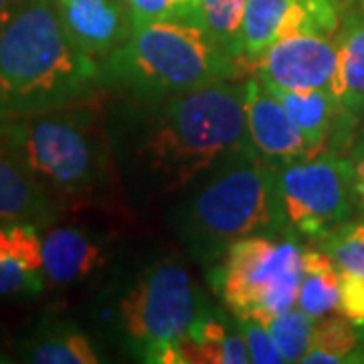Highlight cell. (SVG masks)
Wrapping results in <instances>:
<instances>
[{
	"mask_svg": "<svg viewBox=\"0 0 364 364\" xmlns=\"http://www.w3.org/2000/svg\"><path fill=\"white\" fill-rule=\"evenodd\" d=\"M59 200L16 162L0 138V225L49 227L59 217Z\"/></svg>",
	"mask_w": 364,
	"mask_h": 364,
	"instance_id": "4fadbf2b",
	"label": "cell"
},
{
	"mask_svg": "<svg viewBox=\"0 0 364 364\" xmlns=\"http://www.w3.org/2000/svg\"><path fill=\"white\" fill-rule=\"evenodd\" d=\"M344 2H364V0H344Z\"/></svg>",
	"mask_w": 364,
	"mask_h": 364,
	"instance_id": "83f0119b",
	"label": "cell"
},
{
	"mask_svg": "<svg viewBox=\"0 0 364 364\" xmlns=\"http://www.w3.org/2000/svg\"><path fill=\"white\" fill-rule=\"evenodd\" d=\"M102 243L77 227H57L43 235V273L55 286L85 279L104 265Z\"/></svg>",
	"mask_w": 364,
	"mask_h": 364,
	"instance_id": "5bb4252c",
	"label": "cell"
},
{
	"mask_svg": "<svg viewBox=\"0 0 364 364\" xmlns=\"http://www.w3.org/2000/svg\"><path fill=\"white\" fill-rule=\"evenodd\" d=\"M257 150L229 158L182 208L181 233L200 259H215L235 241L282 225L275 168Z\"/></svg>",
	"mask_w": 364,
	"mask_h": 364,
	"instance_id": "5b68a950",
	"label": "cell"
},
{
	"mask_svg": "<svg viewBox=\"0 0 364 364\" xmlns=\"http://www.w3.org/2000/svg\"><path fill=\"white\" fill-rule=\"evenodd\" d=\"M207 312L188 272L160 261L119 301V322L134 350L148 363L181 364L176 342Z\"/></svg>",
	"mask_w": 364,
	"mask_h": 364,
	"instance_id": "8992f818",
	"label": "cell"
},
{
	"mask_svg": "<svg viewBox=\"0 0 364 364\" xmlns=\"http://www.w3.org/2000/svg\"><path fill=\"white\" fill-rule=\"evenodd\" d=\"M358 326L352 324L344 316H320L314 322L312 346L304 354L301 363L306 364H334L350 360L360 338H358Z\"/></svg>",
	"mask_w": 364,
	"mask_h": 364,
	"instance_id": "d6986e66",
	"label": "cell"
},
{
	"mask_svg": "<svg viewBox=\"0 0 364 364\" xmlns=\"http://www.w3.org/2000/svg\"><path fill=\"white\" fill-rule=\"evenodd\" d=\"M336 67V41L320 33H299L263 53L255 61V73L263 83L284 90H332Z\"/></svg>",
	"mask_w": 364,
	"mask_h": 364,
	"instance_id": "30bf717a",
	"label": "cell"
},
{
	"mask_svg": "<svg viewBox=\"0 0 364 364\" xmlns=\"http://www.w3.org/2000/svg\"><path fill=\"white\" fill-rule=\"evenodd\" d=\"M267 90L284 104L296 128L301 132L308 144L310 154L314 156L322 152V146L332 130V122L340 114L338 100L334 97L332 90L294 91L275 85H267Z\"/></svg>",
	"mask_w": 364,
	"mask_h": 364,
	"instance_id": "2e32d148",
	"label": "cell"
},
{
	"mask_svg": "<svg viewBox=\"0 0 364 364\" xmlns=\"http://www.w3.org/2000/svg\"><path fill=\"white\" fill-rule=\"evenodd\" d=\"M340 267L326 251H301L298 308L312 318L336 312L340 299Z\"/></svg>",
	"mask_w": 364,
	"mask_h": 364,
	"instance_id": "e0dca14e",
	"label": "cell"
},
{
	"mask_svg": "<svg viewBox=\"0 0 364 364\" xmlns=\"http://www.w3.org/2000/svg\"><path fill=\"white\" fill-rule=\"evenodd\" d=\"M336 45L338 67L332 93L342 114L358 117L364 112V9L346 16Z\"/></svg>",
	"mask_w": 364,
	"mask_h": 364,
	"instance_id": "9a60e30c",
	"label": "cell"
},
{
	"mask_svg": "<svg viewBox=\"0 0 364 364\" xmlns=\"http://www.w3.org/2000/svg\"><path fill=\"white\" fill-rule=\"evenodd\" d=\"M0 138L57 200L97 195L109 181L112 152L97 100L4 117Z\"/></svg>",
	"mask_w": 364,
	"mask_h": 364,
	"instance_id": "3957f363",
	"label": "cell"
},
{
	"mask_svg": "<svg viewBox=\"0 0 364 364\" xmlns=\"http://www.w3.org/2000/svg\"><path fill=\"white\" fill-rule=\"evenodd\" d=\"M275 191L282 225L318 241L348 221L358 203L350 160L334 152L284 162L275 168Z\"/></svg>",
	"mask_w": 364,
	"mask_h": 364,
	"instance_id": "ba28073f",
	"label": "cell"
},
{
	"mask_svg": "<svg viewBox=\"0 0 364 364\" xmlns=\"http://www.w3.org/2000/svg\"><path fill=\"white\" fill-rule=\"evenodd\" d=\"M239 61L205 28L152 23L100 61L104 90L136 102H156L237 77Z\"/></svg>",
	"mask_w": 364,
	"mask_h": 364,
	"instance_id": "277c9868",
	"label": "cell"
},
{
	"mask_svg": "<svg viewBox=\"0 0 364 364\" xmlns=\"http://www.w3.org/2000/svg\"><path fill=\"white\" fill-rule=\"evenodd\" d=\"M247 0H196L200 26L237 61L243 59L241 26Z\"/></svg>",
	"mask_w": 364,
	"mask_h": 364,
	"instance_id": "ffe728a7",
	"label": "cell"
},
{
	"mask_svg": "<svg viewBox=\"0 0 364 364\" xmlns=\"http://www.w3.org/2000/svg\"><path fill=\"white\" fill-rule=\"evenodd\" d=\"M45 287V275L31 273L0 259V296L2 298H21V296H37Z\"/></svg>",
	"mask_w": 364,
	"mask_h": 364,
	"instance_id": "d4e9b609",
	"label": "cell"
},
{
	"mask_svg": "<svg viewBox=\"0 0 364 364\" xmlns=\"http://www.w3.org/2000/svg\"><path fill=\"white\" fill-rule=\"evenodd\" d=\"M245 114L251 144L265 160L287 162L299 156H312L284 104L259 77L245 81Z\"/></svg>",
	"mask_w": 364,
	"mask_h": 364,
	"instance_id": "7c38bea8",
	"label": "cell"
},
{
	"mask_svg": "<svg viewBox=\"0 0 364 364\" xmlns=\"http://www.w3.org/2000/svg\"><path fill=\"white\" fill-rule=\"evenodd\" d=\"M100 61L65 35L55 0H21L0 28V119L97 100Z\"/></svg>",
	"mask_w": 364,
	"mask_h": 364,
	"instance_id": "7a4b0ae2",
	"label": "cell"
},
{
	"mask_svg": "<svg viewBox=\"0 0 364 364\" xmlns=\"http://www.w3.org/2000/svg\"><path fill=\"white\" fill-rule=\"evenodd\" d=\"M299 282L301 249L261 235L235 241L215 272V289L235 318L265 326L298 304Z\"/></svg>",
	"mask_w": 364,
	"mask_h": 364,
	"instance_id": "52a82bcc",
	"label": "cell"
},
{
	"mask_svg": "<svg viewBox=\"0 0 364 364\" xmlns=\"http://www.w3.org/2000/svg\"><path fill=\"white\" fill-rule=\"evenodd\" d=\"M336 0H247L241 26L243 59L255 63L277 41L299 33L334 35Z\"/></svg>",
	"mask_w": 364,
	"mask_h": 364,
	"instance_id": "9c48e42d",
	"label": "cell"
},
{
	"mask_svg": "<svg viewBox=\"0 0 364 364\" xmlns=\"http://www.w3.org/2000/svg\"><path fill=\"white\" fill-rule=\"evenodd\" d=\"M124 2L130 9L134 28L152 23H182V25L200 26L196 0H124Z\"/></svg>",
	"mask_w": 364,
	"mask_h": 364,
	"instance_id": "603a6c76",
	"label": "cell"
},
{
	"mask_svg": "<svg viewBox=\"0 0 364 364\" xmlns=\"http://www.w3.org/2000/svg\"><path fill=\"white\" fill-rule=\"evenodd\" d=\"M18 2L21 0H0V28L6 25V21L11 18V14L18 6Z\"/></svg>",
	"mask_w": 364,
	"mask_h": 364,
	"instance_id": "4316f807",
	"label": "cell"
},
{
	"mask_svg": "<svg viewBox=\"0 0 364 364\" xmlns=\"http://www.w3.org/2000/svg\"><path fill=\"white\" fill-rule=\"evenodd\" d=\"M25 360L37 364H97L90 338L65 324L43 326L25 344Z\"/></svg>",
	"mask_w": 364,
	"mask_h": 364,
	"instance_id": "ac0fdd59",
	"label": "cell"
},
{
	"mask_svg": "<svg viewBox=\"0 0 364 364\" xmlns=\"http://www.w3.org/2000/svg\"><path fill=\"white\" fill-rule=\"evenodd\" d=\"M237 328L241 330L243 338L247 342L249 356L251 363L257 364H282L286 363L282 352L277 350L272 334L267 330V326L255 322V320H245V318H237Z\"/></svg>",
	"mask_w": 364,
	"mask_h": 364,
	"instance_id": "cb8c5ba5",
	"label": "cell"
},
{
	"mask_svg": "<svg viewBox=\"0 0 364 364\" xmlns=\"http://www.w3.org/2000/svg\"><path fill=\"white\" fill-rule=\"evenodd\" d=\"M320 245L342 272L364 277V221L342 223L320 239Z\"/></svg>",
	"mask_w": 364,
	"mask_h": 364,
	"instance_id": "7402d4cb",
	"label": "cell"
},
{
	"mask_svg": "<svg viewBox=\"0 0 364 364\" xmlns=\"http://www.w3.org/2000/svg\"><path fill=\"white\" fill-rule=\"evenodd\" d=\"M69 41L87 57L102 61L134 33V18L124 0H55Z\"/></svg>",
	"mask_w": 364,
	"mask_h": 364,
	"instance_id": "8fae6325",
	"label": "cell"
},
{
	"mask_svg": "<svg viewBox=\"0 0 364 364\" xmlns=\"http://www.w3.org/2000/svg\"><path fill=\"white\" fill-rule=\"evenodd\" d=\"M132 105V170L170 195L229 158L255 150L249 138L245 83L219 81L182 95Z\"/></svg>",
	"mask_w": 364,
	"mask_h": 364,
	"instance_id": "6da1fadb",
	"label": "cell"
},
{
	"mask_svg": "<svg viewBox=\"0 0 364 364\" xmlns=\"http://www.w3.org/2000/svg\"><path fill=\"white\" fill-rule=\"evenodd\" d=\"M314 322L316 318L308 316L301 308H289L277 314L267 324L273 342L286 363H301L304 354L312 346Z\"/></svg>",
	"mask_w": 364,
	"mask_h": 364,
	"instance_id": "44dd1931",
	"label": "cell"
},
{
	"mask_svg": "<svg viewBox=\"0 0 364 364\" xmlns=\"http://www.w3.org/2000/svg\"><path fill=\"white\" fill-rule=\"evenodd\" d=\"M342 272V269H340ZM336 314L350 320L358 328L364 326V277L342 272L340 277V299Z\"/></svg>",
	"mask_w": 364,
	"mask_h": 364,
	"instance_id": "484cf974",
	"label": "cell"
}]
</instances>
